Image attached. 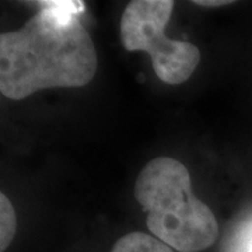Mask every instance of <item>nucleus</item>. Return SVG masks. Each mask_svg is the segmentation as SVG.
Instances as JSON below:
<instances>
[{
    "instance_id": "obj_1",
    "label": "nucleus",
    "mask_w": 252,
    "mask_h": 252,
    "mask_svg": "<svg viewBox=\"0 0 252 252\" xmlns=\"http://www.w3.org/2000/svg\"><path fill=\"white\" fill-rule=\"evenodd\" d=\"M23 27L0 35V91L20 101L46 89H76L98 67L95 46L81 24V1H39Z\"/></svg>"
},
{
    "instance_id": "obj_2",
    "label": "nucleus",
    "mask_w": 252,
    "mask_h": 252,
    "mask_svg": "<svg viewBox=\"0 0 252 252\" xmlns=\"http://www.w3.org/2000/svg\"><path fill=\"white\" fill-rule=\"evenodd\" d=\"M135 198L150 233L174 251H203L217 240L216 216L193 195L190 174L178 160L157 157L147 162L136 178Z\"/></svg>"
},
{
    "instance_id": "obj_3",
    "label": "nucleus",
    "mask_w": 252,
    "mask_h": 252,
    "mask_svg": "<svg viewBox=\"0 0 252 252\" xmlns=\"http://www.w3.org/2000/svg\"><path fill=\"white\" fill-rule=\"evenodd\" d=\"M172 10V0H133L121 16L119 34L126 51H140L152 58L153 70L160 80L181 84L196 70L200 51L188 41L165 35Z\"/></svg>"
},
{
    "instance_id": "obj_4",
    "label": "nucleus",
    "mask_w": 252,
    "mask_h": 252,
    "mask_svg": "<svg viewBox=\"0 0 252 252\" xmlns=\"http://www.w3.org/2000/svg\"><path fill=\"white\" fill-rule=\"evenodd\" d=\"M111 252H174V250L154 235L132 231L121 237L114 244Z\"/></svg>"
},
{
    "instance_id": "obj_5",
    "label": "nucleus",
    "mask_w": 252,
    "mask_h": 252,
    "mask_svg": "<svg viewBox=\"0 0 252 252\" xmlns=\"http://www.w3.org/2000/svg\"><path fill=\"white\" fill-rule=\"evenodd\" d=\"M17 231V216L10 199L0 193V251L4 252Z\"/></svg>"
},
{
    "instance_id": "obj_6",
    "label": "nucleus",
    "mask_w": 252,
    "mask_h": 252,
    "mask_svg": "<svg viewBox=\"0 0 252 252\" xmlns=\"http://www.w3.org/2000/svg\"><path fill=\"white\" fill-rule=\"evenodd\" d=\"M196 6H202V7H220V6H225V4H231L233 1H230V0H215V1H212V0H196V1H193Z\"/></svg>"
},
{
    "instance_id": "obj_7",
    "label": "nucleus",
    "mask_w": 252,
    "mask_h": 252,
    "mask_svg": "<svg viewBox=\"0 0 252 252\" xmlns=\"http://www.w3.org/2000/svg\"><path fill=\"white\" fill-rule=\"evenodd\" d=\"M248 252H252V243H251V245H250V250H248Z\"/></svg>"
}]
</instances>
